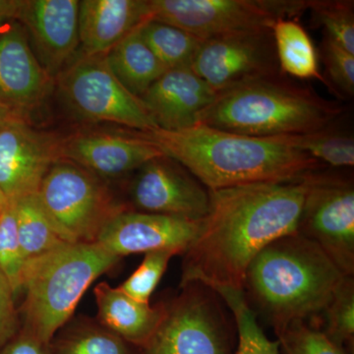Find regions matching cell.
I'll list each match as a JSON object with an SVG mask.
<instances>
[{
	"mask_svg": "<svg viewBox=\"0 0 354 354\" xmlns=\"http://www.w3.org/2000/svg\"><path fill=\"white\" fill-rule=\"evenodd\" d=\"M304 176L209 191L208 215L183 254L180 286L200 283L215 292L244 291L254 258L272 241L297 232Z\"/></svg>",
	"mask_w": 354,
	"mask_h": 354,
	"instance_id": "1",
	"label": "cell"
},
{
	"mask_svg": "<svg viewBox=\"0 0 354 354\" xmlns=\"http://www.w3.org/2000/svg\"><path fill=\"white\" fill-rule=\"evenodd\" d=\"M183 165L209 191L253 183H290L320 162L274 138L247 136L197 123L177 131L134 132Z\"/></svg>",
	"mask_w": 354,
	"mask_h": 354,
	"instance_id": "2",
	"label": "cell"
},
{
	"mask_svg": "<svg viewBox=\"0 0 354 354\" xmlns=\"http://www.w3.org/2000/svg\"><path fill=\"white\" fill-rule=\"evenodd\" d=\"M344 277L320 247L295 232L254 258L244 295L277 334L291 323L315 319Z\"/></svg>",
	"mask_w": 354,
	"mask_h": 354,
	"instance_id": "3",
	"label": "cell"
},
{
	"mask_svg": "<svg viewBox=\"0 0 354 354\" xmlns=\"http://www.w3.org/2000/svg\"><path fill=\"white\" fill-rule=\"evenodd\" d=\"M342 109L276 75L261 77L216 93L198 123L247 135L269 137L325 129Z\"/></svg>",
	"mask_w": 354,
	"mask_h": 354,
	"instance_id": "4",
	"label": "cell"
},
{
	"mask_svg": "<svg viewBox=\"0 0 354 354\" xmlns=\"http://www.w3.org/2000/svg\"><path fill=\"white\" fill-rule=\"evenodd\" d=\"M120 260L97 242H65L50 252L27 261L22 286V328L50 344L91 283Z\"/></svg>",
	"mask_w": 354,
	"mask_h": 354,
	"instance_id": "5",
	"label": "cell"
},
{
	"mask_svg": "<svg viewBox=\"0 0 354 354\" xmlns=\"http://www.w3.org/2000/svg\"><path fill=\"white\" fill-rule=\"evenodd\" d=\"M36 196L57 234L68 243L95 242L109 218L127 209L113 203L101 178L64 160L50 167Z\"/></svg>",
	"mask_w": 354,
	"mask_h": 354,
	"instance_id": "6",
	"label": "cell"
},
{
	"mask_svg": "<svg viewBox=\"0 0 354 354\" xmlns=\"http://www.w3.org/2000/svg\"><path fill=\"white\" fill-rule=\"evenodd\" d=\"M180 288L144 354H234L236 329L221 298L200 283Z\"/></svg>",
	"mask_w": 354,
	"mask_h": 354,
	"instance_id": "7",
	"label": "cell"
},
{
	"mask_svg": "<svg viewBox=\"0 0 354 354\" xmlns=\"http://www.w3.org/2000/svg\"><path fill=\"white\" fill-rule=\"evenodd\" d=\"M57 76L65 101L81 118L118 123L138 132L158 128L141 100L114 75L106 55H80Z\"/></svg>",
	"mask_w": 354,
	"mask_h": 354,
	"instance_id": "8",
	"label": "cell"
},
{
	"mask_svg": "<svg viewBox=\"0 0 354 354\" xmlns=\"http://www.w3.org/2000/svg\"><path fill=\"white\" fill-rule=\"evenodd\" d=\"M297 234L314 242L344 276H354L353 178L309 172Z\"/></svg>",
	"mask_w": 354,
	"mask_h": 354,
	"instance_id": "9",
	"label": "cell"
},
{
	"mask_svg": "<svg viewBox=\"0 0 354 354\" xmlns=\"http://www.w3.org/2000/svg\"><path fill=\"white\" fill-rule=\"evenodd\" d=\"M150 19L174 26L205 41L241 32L272 31V0H148Z\"/></svg>",
	"mask_w": 354,
	"mask_h": 354,
	"instance_id": "10",
	"label": "cell"
},
{
	"mask_svg": "<svg viewBox=\"0 0 354 354\" xmlns=\"http://www.w3.org/2000/svg\"><path fill=\"white\" fill-rule=\"evenodd\" d=\"M55 79L35 55L24 27L17 20L0 27V122L31 124Z\"/></svg>",
	"mask_w": 354,
	"mask_h": 354,
	"instance_id": "11",
	"label": "cell"
},
{
	"mask_svg": "<svg viewBox=\"0 0 354 354\" xmlns=\"http://www.w3.org/2000/svg\"><path fill=\"white\" fill-rule=\"evenodd\" d=\"M277 62L272 31L232 32L202 41L191 69L216 94L276 75Z\"/></svg>",
	"mask_w": 354,
	"mask_h": 354,
	"instance_id": "12",
	"label": "cell"
},
{
	"mask_svg": "<svg viewBox=\"0 0 354 354\" xmlns=\"http://www.w3.org/2000/svg\"><path fill=\"white\" fill-rule=\"evenodd\" d=\"M129 188L134 211L201 221L208 215L209 191L172 158H153L137 169Z\"/></svg>",
	"mask_w": 354,
	"mask_h": 354,
	"instance_id": "13",
	"label": "cell"
},
{
	"mask_svg": "<svg viewBox=\"0 0 354 354\" xmlns=\"http://www.w3.org/2000/svg\"><path fill=\"white\" fill-rule=\"evenodd\" d=\"M62 142L28 123H0V191L7 201L37 194L50 167L62 160Z\"/></svg>",
	"mask_w": 354,
	"mask_h": 354,
	"instance_id": "14",
	"label": "cell"
},
{
	"mask_svg": "<svg viewBox=\"0 0 354 354\" xmlns=\"http://www.w3.org/2000/svg\"><path fill=\"white\" fill-rule=\"evenodd\" d=\"M201 221L123 209L104 223L95 242L120 258L162 250L183 255L196 239Z\"/></svg>",
	"mask_w": 354,
	"mask_h": 354,
	"instance_id": "15",
	"label": "cell"
},
{
	"mask_svg": "<svg viewBox=\"0 0 354 354\" xmlns=\"http://www.w3.org/2000/svg\"><path fill=\"white\" fill-rule=\"evenodd\" d=\"M17 21L53 78L73 62L80 48L79 0H23Z\"/></svg>",
	"mask_w": 354,
	"mask_h": 354,
	"instance_id": "16",
	"label": "cell"
},
{
	"mask_svg": "<svg viewBox=\"0 0 354 354\" xmlns=\"http://www.w3.org/2000/svg\"><path fill=\"white\" fill-rule=\"evenodd\" d=\"M164 153L138 135L78 134L62 139V160L74 162L101 179H116Z\"/></svg>",
	"mask_w": 354,
	"mask_h": 354,
	"instance_id": "17",
	"label": "cell"
},
{
	"mask_svg": "<svg viewBox=\"0 0 354 354\" xmlns=\"http://www.w3.org/2000/svg\"><path fill=\"white\" fill-rule=\"evenodd\" d=\"M216 93L191 68L169 69L140 97L158 128L167 131L197 124Z\"/></svg>",
	"mask_w": 354,
	"mask_h": 354,
	"instance_id": "18",
	"label": "cell"
},
{
	"mask_svg": "<svg viewBox=\"0 0 354 354\" xmlns=\"http://www.w3.org/2000/svg\"><path fill=\"white\" fill-rule=\"evenodd\" d=\"M148 20V0L79 1L81 55H106L121 39Z\"/></svg>",
	"mask_w": 354,
	"mask_h": 354,
	"instance_id": "19",
	"label": "cell"
},
{
	"mask_svg": "<svg viewBox=\"0 0 354 354\" xmlns=\"http://www.w3.org/2000/svg\"><path fill=\"white\" fill-rule=\"evenodd\" d=\"M95 297L102 327L142 351L148 346L167 312V304H142L106 283L97 286Z\"/></svg>",
	"mask_w": 354,
	"mask_h": 354,
	"instance_id": "20",
	"label": "cell"
},
{
	"mask_svg": "<svg viewBox=\"0 0 354 354\" xmlns=\"http://www.w3.org/2000/svg\"><path fill=\"white\" fill-rule=\"evenodd\" d=\"M140 27L133 30L106 55L114 75L139 99L167 71L144 41Z\"/></svg>",
	"mask_w": 354,
	"mask_h": 354,
	"instance_id": "21",
	"label": "cell"
},
{
	"mask_svg": "<svg viewBox=\"0 0 354 354\" xmlns=\"http://www.w3.org/2000/svg\"><path fill=\"white\" fill-rule=\"evenodd\" d=\"M279 67L283 73L298 79H325L319 69L313 41L295 20L278 19L272 28Z\"/></svg>",
	"mask_w": 354,
	"mask_h": 354,
	"instance_id": "22",
	"label": "cell"
},
{
	"mask_svg": "<svg viewBox=\"0 0 354 354\" xmlns=\"http://www.w3.org/2000/svg\"><path fill=\"white\" fill-rule=\"evenodd\" d=\"M142 38L167 70L191 68L201 39L174 26L148 20L140 27Z\"/></svg>",
	"mask_w": 354,
	"mask_h": 354,
	"instance_id": "23",
	"label": "cell"
},
{
	"mask_svg": "<svg viewBox=\"0 0 354 354\" xmlns=\"http://www.w3.org/2000/svg\"><path fill=\"white\" fill-rule=\"evenodd\" d=\"M13 202L18 236L26 260L38 258L65 243L39 206L36 194Z\"/></svg>",
	"mask_w": 354,
	"mask_h": 354,
	"instance_id": "24",
	"label": "cell"
},
{
	"mask_svg": "<svg viewBox=\"0 0 354 354\" xmlns=\"http://www.w3.org/2000/svg\"><path fill=\"white\" fill-rule=\"evenodd\" d=\"M50 354H144V351L100 324L79 326L53 339Z\"/></svg>",
	"mask_w": 354,
	"mask_h": 354,
	"instance_id": "25",
	"label": "cell"
},
{
	"mask_svg": "<svg viewBox=\"0 0 354 354\" xmlns=\"http://www.w3.org/2000/svg\"><path fill=\"white\" fill-rule=\"evenodd\" d=\"M232 313L236 329L234 354H281L278 339L272 341L256 320V313L247 302L244 291H216Z\"/></svg>",
	"mask_w": 354,
	"mask_h": 354,
	"instance_id": "26",
	"label": "cell"
},
{
	"mask_svg": "<svg viewBox=\"0 0 354 354\" xmlns=\"http://www.w3.org/2000/svg\"><path fill=\"white\" fill-rule=\"evenodd\" d=\"M271 138L298 152L306 153L319 162H324L334 167H351L354 165L353 138L329 131L327 128L318 131Z\"/></svg>",
	"mask_w": 354,
	"mask_h": 354,
	"instance_id": "27",
	"label": "cell"
},
{
	"mask_svg": "<svg viewBox=\"0 0 354 354\" xmlns=\"http://www.w3.org/2000/svg\"><path fill=\"white\" fill-rule=\"evenodd\" d=\"M322 321L314 326L349 354L354 351V278L346 276L335 288L320 314ZM315 318V319H316Z\"/></svg>",
	"mask_w": 354,
	"mask_h": 354,
	"instance_id": "28",
	"label": "cell"
},
{
	"mask_svg": "<svg viewBox=\"0 0 354 354\" xmlns=\"http://www.w3.org/2000/svg\"><path fill=\"white\" fill-rule=\"evenodd\" d=\"M26 263L18 236L15 203L7 201L0 211V271L8 281L14 297L22 291Z\"/></svg>",
	"mask_w": 354,
	"mask_h": 354,
	"instance_id": "29",
	"label": "cell"
},
{
	"mask_svg": "<svg viewBox=\"0 0 354 354\" xmlns=\"http://www.w3.org/2000/svg\"><path fill=\"white\" fill-rule=\"evenodd\" d=\"M314 20L327 31L326 36L354 55L353 2L310 0Z\"/></svg>",
	"mask_w": 354,
	"mask_h": 354,
	"instance_id": "30",
	"label": "cell"
},
{
	"mask_svg": "<svg viewBox=\"0 0 354 354\" xmlns=\"http://www.w3.org/2000/svg\"><path fill=\"white\" fill-rule=\"evenodd\" d=\"M283 354H349L307 321H297L277 333Z\"/></svg>",
	"mask_w": 354,
	"mask_h": 354,
	"instance_id": "31",
	"label": "cell"
},
{
	"mask_svg": "<svg viewBox=\"0 0 354 354\" xmlns=\"http://www.w3.org/2000/svg\"><path fill=\"white\" fill-rule=\"evenodd\" d=\"M176 256L171 251H153L145 254L143 262L120 286L123 292L142 304H150L151 295L164 276L169 261Z\"/></svg>",
	"mask_w": 354,
	"mask_h": 354,
	"instance_id": "32",
	"label": "cell"
},
{
	"mask_svg": "<svg viewBox=\"0 0 354 354\" xmlns=\"http://www.w3.org/2000/svg\"><path fill=\"white\" fill-rule=\"evenodd\" d=\"M322 57L330 80L341 92L354 94V55L326 36L322 44Z\"/></svg>",
	"mask_w": 354,
	"mask_h": 354,
	"instance_id": "33",
	"label": "cell"
},
{
	"mask_svg": "<svg viewBox=\"0 0 354 354\" xmlns=\"http://www.w3.org/2000/svg\"><path fill=\"white\" fill-rule=\"evenodd\" d=\"M12 290L0 271V348L18 332V318Z\"/></svg>",
	"mask_w": 354,
	"mask_h": 354,
	"instance_id": "34",
	"label": "cell"
},
{
	"mask_svg": "<svg viewBox=\"0 0 354 354\" xmlns=\"http://www.w3.org/2000/svg\"><path fill=\"white\" fill-rule=\"evenodd\" d=\"M0 354H50V344H44L29 330L21 328L0 348Z\"/></svg>",
	"mask_w": 354,
	"mask_h": 354,
	"instance_id": "35",
	"label": "cell"
},
{
	"mask_svg": "<svg viewBox=\"0 0 354 354\" xmlns=\"http://www.w3.org/2000/svg\"><path fill=\"white\" fill-rule=\"evenodd\" d=\"M22 3L23 0H0V27L7 22L17 20Z\"/></svg>",
	"mask_w": 354,
	"mask_h": 354,
	"instance_id": "36",
	"label": "cell"
},
{
	"mask_svg": "<svg viewBox=\"0 0 354 354\" xmlns=\"http://www.w3.org/2000/svg\"><path fill=\"white\" fill-rule=\"evenodd\" d=\"M6 198L4 197V195L2 194L1 191H0V208H2V207L6 206Z\"/></svg>",
	"mask_w": 354,
	"mask_h": 354,
	"instance_id": "37",
	"label": "cell"
},
{
	"mask_svg": "<svg viewBox=\"0 0 354 354\" xmlns=\"http://www.w3.org/2000/svg\"><path fill=\"white\" fill-rule=\"evenodd\" d=\"M2 208H3V207H2ZM2 208H0V211H1V209H2Z\"/></svg>",
	"mask_w": 354,
	"mask_h": 354,
	"instance_id": "38",
	"label": "cell"
},
{
	"mask_svg": "<svg viewBox=\"0 0 354 354\" xmlns=\"http://www.w3.org/2000/svg\"><path fill=\"white\" fill-rule=\"evenodd\" d=\"M0 123H1V122H0Z\"/></svg>",
	"mask_w": 354,
	"mask_h": 354,
	"instance_id": "39",
	"label": "cell"
}]
</instances>
